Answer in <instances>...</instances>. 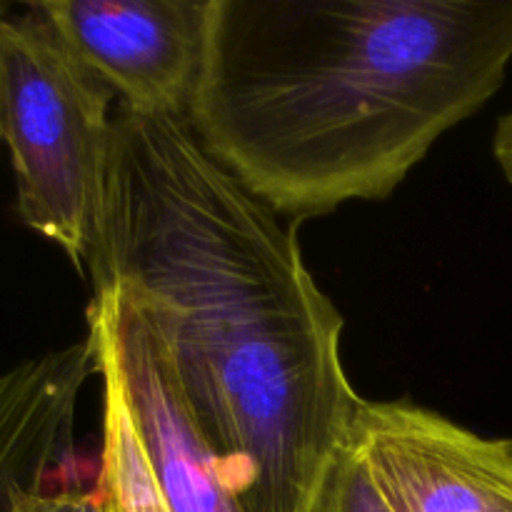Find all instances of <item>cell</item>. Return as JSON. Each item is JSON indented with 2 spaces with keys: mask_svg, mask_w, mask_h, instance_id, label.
I'll use <instances>...</instances> for the list:
<instances>
[{
  "mask_svg": "<svg viewBox=\"0 0 512 512\" xmlns=\"http://www.w3.org/2000/svg\"><path fill=\"white\" fill-rule=\"evenodd\" d=\"M93 373L98 353L88 335L0 375V512L20 495L48 493L50 470L73 448L75 405Z\"/></svg>",
  "mask_w": 512,
  "mask_h": 512,
  "instance_id": "52a82bcc",
  "label": "cell"
},
{
  "mask_svg": "<svg viewBox=\"0 0 512 512\" xmlns=\"http://www.w3.org/2000/svg\"><path fill=\"white\" fill-rule=\"evenodd\" d=\"M318 512H395L355 450L345 445L325 483Z\"/></svg>",
  "mask_w": 512,
  "mask_h": 512,
  "instance_id": "9c48e42d",
  "label": "cell"
},
{
  "mask_svg": "<svg viewBox=\"0 0 512 512\" xmlns=\"http://www.w3.org/2000/svg\"><path fill=\"white\" fill-rule=\"evenodd\" d=\"M8 13H10V8H8V5H5V3H0V20H3L5 15H8ZM0 148H3V130H0Z\"/></svg>",
  "mask_w": 512,
  "mask_h": 512,
  "instance_id": "7c38bea8",
  "label": "cell"
},
{
  "mask_svg": "<svg viewBox=\"0 0 512 512\" xmlns=\"http://www.w3.org/2000/svg\"><path fill=\"white\" fill-rule=\"evenodd\" d=\"M35 10L123 108L188 118L210 0H43Z\"/></svg>",
  "mask_w": 512,
  "mask_h": 512,
  "instance_id": "277c9868",
  "label": "cell"
},
{
  "mask_svg": "<svg viewBox=\"0 0 512 512\" xmlns=\"http://www.w3.org/2000/svg\"><path fill=\"white\" fill-rule=\"evenodd\" d=\"M88 335L95 340L98 373L103 375L105 385L100 485L115 512H170L155 485L143 448H140L113 350H110L105 335L93 325H88Z\"/></svg>",
  "mask_w": 512,
  "mask_h": 512,
  "instance_id": "ba28073f",
  "label": "cell"
},
{
  "mask_svg": "<svg viewBox=\"0 0 512 512\" xmlns=\"http://www.w3.org/2000/svg\"><path fill=\"white\" fill-rule=\"evenodd\" d=\"M113 90L90 73L30 3L0 20V130L18 215L88 270L108 208Z\"/></svg>",
  "mask_w": 512,
  "mask_h": 512,
  "instance_id": "3957f363",
  "label": "cell"
},
{
  "mask_svg": "<svg viewBox=\"0 0 512 512\" xmlns=\"http://www.w3.org/2000/svg\"><path fill=\"white\" fill-rule=\"evenodd\" d=\"M295 228L200 148L188 118L120 105L93 293L120 290L153 325L245 512H318L360 403L343 315Z\"/></svg>",
  "mask_w": 512,
  "mask_h": 512,
  "instance_id": "6da1fadb",
  "label": "cell"
},
{
  "mask_svg": "<svg viewBox=\"0 0 512 512\" xmlns=\"http://www.w3.org/2000/svg\"><path fill=\"white\" fill-rule=\"evenodd\" d=\"M348 448L395 512H512V440L403 403L360 398Z\"/></svg>",
  "mask_w": 512,
  "mask_h": 512,
  "instance_id": "5b68a950",
  "label": "cell"
},
{
  "mask_svg": "<svg viewBox=\"0 0 512 512\" xmlns=\"http://www.w3.org/2000/svg\"><path fill=\"white\" fill-rule=\"evenodd\" d=\"M493 155L498 168L503 170L505 180L512 185V113L498 120V128L493 135Z\"/></svg>",
  "mask_w": 512,
  "mask_h": 512,
  "instance_id": "8fae6325",
  "label": "cell"
},
{
  "mask_svg": "<svg viewBox=\"0 0 512 512\" xmlns=\"http://www.w3.org/2000/svg\"><path fill=\"white\" fill-rule=\"evenodd\" d=\"M512 60V0H210L188 123L275 213L383 200Z\"/></svg>",
  "mask_w": 512,
  "mask_h": 512,
  "instance_id": "7a4b0ae2",
  "label": "cell"
},
{
  "mask_svg": "<svg viewBox=\"0 0 512 512\" xmlns=\"http://www.w3.org/2000/svg\"><path fill=\"white\" fill-rule=\"evenodd\" d=\"M10 512H115L103 485L98 490H50V493L20 495Z\"/></svg>",
  "mask_w": 512,
  "mask_h": 512,
  "instance_id": "30bf717a",
  "label": "cell"
},
{
  "mask_svg": "<svg viewBox=\"0 0 512 512\" xmlns=\"http://www.w3.org/2000/svg\"><path fill=\"white\" fill-rule=\"evenodd\" d=\"M88 325L108 340L148 468L170 512H245L220 475L218 455L195 423L168 353L138 305L95 290Z\"/></svg>",
  "mask_w": 512,
  "mask_h": 512,
  "instance_id": "8992f818",
  "label": "cell"
}]
</instances>
